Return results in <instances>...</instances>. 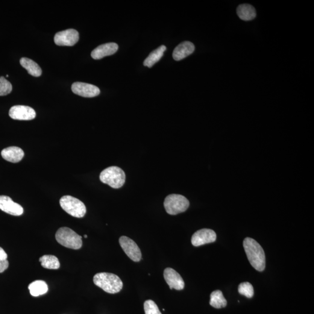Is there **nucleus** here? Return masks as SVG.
<instances>
[{
    "label": "nucleus",
    "instance_id": "1",
    "mask_svg": "<svg viewBox=\"0 0 314 314\" xmlns=\"http://www.w3.org/2000/svg\"><path fill=\"white\" fill-rule=\"evenodd\" d=\"M243 246L252 266L258 271H263L265 268V255L259 243L247 237L243 242Z\"/></svg>",
    "mask_w": 314,
    "mask_h": 314
},
{
    "label": "nucleus",
    "instance_id": "2",
    "mask_svg": "<svg viewBox=\"0 0 314 314\" xmlns=\"http://www.w3.org/2000/svg\"><path fill=\"white\" fill-rule=\"evenodd\" d=\"M93 281L96 286L110 294L119 293L123 287L121 279L118 276L111 273H98L94 277Z\"/></svg>",
    "mask_w": 314,
    "mask_h": 314
},
{
    "label": "nucleus",
    "instance_id": "3",
    "mask_svg": "<svg viewBox=\"0 0 314 314\" xmlns=\"http://www.w3.org/2000/svg\"><path fill=\"white\" fill-rule=\"evenodd\" d=\"M101 182L107 184L113 189L121 188L125 183L126 175L118 166H110L102 171L99 175Z\"/></svg>",
    "mask_w": 314,
    "mask_h": 314
},
{
    "label": "nucleus",
    "instance_id": "4",
    "mask_svg": "<svg viewBox=\"0 0 314 314\" xmlns=\"http://www.w3.org/2000/svg\"><path fill=\"white\" fill-rule=\"evenodd\" d=\"M55 239L64 247L78 250L82 246V236L69 228H61L55 234Z\"/></svg>",
    "mask_w": 314,
    "mask_h": 314
},
{
    "label": "nucleus",
    "instance_id": "5",
    "mask_svg": "<svg viewBox=\"0 0 314 314\" xmlns=\"http://www.w3.org/2000/svg\"><path fill=\"white\" fill-rule=\"evenodd\" d=\"M164 205L167 213L175 215L188 209L190 202L185 197L172 194L166 197Z\"/></svg>",
    "mask_w": 314,
    "mask_h": 314
},
{
    "label": "nucleus",
    "instance_id": "6",
    "mask_svg": "<svg viewBox=\"0 0 314 314\" xmlns=\"http://www.w3.org/2000/svg\"><path fill=\"white\" fill-rule=\"evenodd\" d=\"M61 208L75 218H83L86 213V207L83 202L70 196H64L60 201Z\"/></svg>",
    "mask_w": 314,
    "mask_h": 314
},
{
    "label": "nucleus",
    "instance_id": "7",
    "mask_svg": "<svg viewBox=\"0 0 314 314\" xmlns=\"http://www.w3.org/2000/svg\"><path fill=\"white\" fill-rule=\"evenodd\" d=\"M123 250L134 262H139L142 258V252L136 243L126 236H121L119 240Z\"/></svg>",
    "mask_w": 314,
    "mask_h": 314
},
{
    "label": "nucleus",
    "instance_id": "8",
    "mask_svg": "<svg viewBox=\"0 0 314 314\" xmlns=\"http://www.w3.org/2000/svg\"><path fill=\"white\" fill-rule=\"evenodd\" d=\"M79 34L77 31L70 29L58 32L54 36V42L57 46H73L78 43Z\"/></svg>",
    "mask_w": 314,
    "mask_h": 314
},
{
    "label": "nucleus",
    "instance_id": "9",
    "mask_svg": "<svg viewBox=\"0 0 314 314\" xmlns=\"http://www.w3.org/2000/svg\"><path fill=\"white\" fill-rule=\"evenodd\" d=\"M12 119L19 121H30L36 118V114L33 108L25 105H15L9 111Z\"/></svg>",
    "mask_w": 314,
    "mask_h": 314
},
{
    "label": "nucleus",
    "instance_id": "10",
    "mask_svg": "<svg viewBox=\"0 0 314 314\" xmlns=\"http://www.w3.org/2000/svg\"><path fill=\"white\" fill-rule=\"evenodd\" d=\"M72 90L76 95L87 98H95L100 93L99 88L95 85L82 82H75L73 83Z\"/></svg>",
    "mask_w": 314,
    "mask_h": 314
},
{
    "label": "nucleus",
    "instance_id": "11",
    "mask_svg": "<svg viewBox=\"0 0 314 314\" xmlns=\"http://www.w3.org/2000/svg\"><path fill=\"white\" fill-rule=\"evenodd\" d=\"M216 234L210 229H202L197 231L192 237V243L195 247L213 243L215 241Z\"/></svg>",
    "mask_w": 314,
    "mask_h": 314
},
{
    "label": "nucleus",
    "instance_id": "12",
    "mask_svg": "<svg viewBox=\"0 0 314 314\" xmlns=\"http://www.w3.org/2000/svg\"><path fill=\"white\" fill-rule=\"evenodd\" d=\"M0 210L14 216H20L23 213L21 205L14 202L7 196H0Z\"/></svg>",
    "mask_w": 314,
    "mask_h": 314
},
{
    "label": "nucleus",
    "instance_id": "13",
    "mask_svg": "<svg viewBox=\"0 0 314 314\" xmlns=\"http://www.w3.org/2000/svg\"><path fill=\"white\" fill-rule=\"evenodd\" d=\"M164 277L170 289L181 290L184 289V282L182 278L174 269L167 268L164 270Z\"/></svg>",
    "mask_w": 314,
    "mask_h": 314
},
{
    "label": "nucleus",
    "instance_id": "14",
    "mask_svg": "<svg viewBox=\"0 0 314 314\" xmlns=\"http://www.w3.org/2000/svg\"><path fill=\"white\" fill-rule=\"evenodd\" d=\"M118 46L115 43L104 44L98 47L91 53V56L95 60H100L101 58L113 55L118 51Z\"/></svg>",
    "mask_w": 314,
    "mask_h": 314
},
{
    "label": "nucleus",
    "instance_id": "15",
    "mask_svg": "<svg viewBox=\"0 0 314 314\" xmlns=\"http://www.w3.org/2000/svg\"><path fill=\"white\" fill-rule=\"evenodd\" d=\"M1 154L4 160L12 163H19L24 157V152L18 147H9L2 149Z\"/></svg>",
    "mask_w": 314,
    "mask_h": 314
},
{
    "label": "nucleus",
    "instance_id": "16",
    "mask_svg": "<svg viewBox=\"0 0 314 314\" xmlns=\"http://www.w3.org/2000/svg\"><path fill=\"white\" fill-rule=\"evenodd\" d=\"M195 47L192 43L184 42L179 45L173 52V58L175 61L184 59L195 51Z\"/></svg>",
    "mask_w": 314,
    "mask_h": 314
},
{
    "label": "nucleus",
    "instance_id": "17",
    "mask_svg": "<svg viewBox=\"0 0 314 314\" xmlns=\"http://www.w3.org/2000/svg\"><path fill=\"white\" fill-rule=\"evenodd\" d=\"M237 14L240 19L245 21L254 19L257 15L253 6L248 4L240 5L237 8Z\"/></svg>",
    "mask_w": 314,
    "mask_h": 314
},
{
    "label": "nucleus",
    "instance_id": "18",
    "mask_svg": "<svg viewBox=\"0 0 314 314\" xmlns=\"http://www.w3.org/2000/svg\"><path fill=\"white\" fill-rule=\"evenodd\" d=\"M20 64L32 76L34 77H39L42 75V70L41 67L34 61L28 58H22Z\"/></svg>",
    "mask_w": 314,
    "mask_h": 314
},
{
    "label": "nucleus",
    "instance_id": "19",
    "mask_svg": "<svg viewBox=\"0 0 314 314\" xmlns=\"http://www.w3.org/2000/svg\"><path fill=\"white\" fill-rule=\"evenodd\" d=\"M28 289L32 296L37 297L46 294L48 292L49 287L45 281H36L29 284Z\"/></svg>",
    "mask_w": 314,
    "mask_h": 314
},
{
    "label": "nucleus",
    "instance_id": "20",
    "mask_svg": "<svg viewBox=\"0 0 314 314\" xmlns=\"http://www.w3.org/2000/svg\"><path fill=\"white\" fill-rule=\"evenodd\" d=\"M166 48L165 46H161L154 51L151 52L149 57L144 61V66L151 67L156 64L163 57L164 52L165 51Z\"/></svg>",
    "mask_w": 314,
    "mask_h": 314
},
{
    "label": "nucleus",
    "instance_id": "21",
    "mask_svg": "<svg viewBox=\"0 0 314 314\" xmlns=\"http://www.w3.org/2000/svg\"><path fill=\"white\" fill-rule=\"evenodd\" d=\"M210 304L215 309H219L227 306V301L221 291L215 290L211 294Z\"/></svg>",
    "mask_w": 314,
    "mask_h": 314
},
{
    "label": "nucleus",
    "instance_id": "22",
    "mask_svg": "<svg viewBox=\"0 0 314 314\" xmlns=\"http://www.w3.org/2000/svg\"><path fill=\"white\" fill-rule=\"evenodd\" d=\"M39 261L43 268L49 269H58L60 263L58 258L52 255H45L40 258Z\"/></svg>",
    "mask_w": 314,
    "mask_h": 314
},
{
    "label": "nucleus",
    "instance_id": "23",
    "mask_svg": "<svg viewBox=\"0 0 314 314\" xmlns=\"http://www.w3.org/2000/svg\"><path fill=\"white\" fill-rule=\"evenodd\" d=\"M238 291L240 295L248 298H251L254 295V288L252 284L248 282H243L240 284Z\"/></svg>",
    "mask_w": 314,
    "mask_h": 314
},
{
    "label": "nucleus",
    "instance_id": "24",
    "mask_svg": "<svg viewBox=\"0 0 314 314\" xmlns=\"http://www.w3.org/2000/svg\"><path fill=\"white\" fill-rule=\"evenodd\" d=\"M13 90V86L10 82L4 77H0V96L9 95Z\"/></svg>",
    "mask_w": 314,
    "mask_h": 314
},
{
    "label": "nucleus",
    "instance_id": "25",
    "mask_svg": "<svg viewBox=\"0 0 314 314\" xmlns=\"http://www.w3.org/2000/svg\"><path fill=\"white\" fill-rule=\"evenodd\" d=\"M145 314H162L155 302L148 300L144 304Z\"/></svg>",
    "mask_w": 314,
    "mask_h": 314
},
{
    "label": "nucleus",
    "instance_id": "26",
    "mask_svg": "<svg viewBox=\"0 0 314 314\" xmlns=\"http://www.w3.org/2000/svg\"><path fill=\"white\" fill-rule=\"evenodd\" d=\"M8 255L3 248H0V273L5 271L8 268Z\"/></svg>",
    "mask_w": 314,
    "mask_h": 314
},
{
    "label": "nucleus",
    "instance_id": "27",
    "mask_svg": "<svg viewBox=\"0 0 314 314\" xmlns=\"http://www.w3.org/2000/svg\"><path fill=\"white\" fill-rule=\"evenodd\" d=\"M84 237H85V238H87V235H86V234H85V235L84 236Z\"/></svg>",
    "mask_w": 314,
    "mask_h": 314
}]
</instances>
